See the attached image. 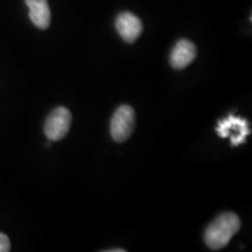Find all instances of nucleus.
Masks as SVG:
<instances>
[{
  "instance_id": "1",
  "label": "nucleus",
  "mask_w": 252,
  "mask_h": 252,
  "mask_svg": "<svg viewBox=\"0 0 252 252\" xmlns=\"http://www.w3.org/2000/svg\"><path fill=\"white\" fill-rule=\"evenodd\" d=\"M241 229V220L235 213H223L208 225L204 242L212 250H222Z\"/></svg>"
},
{
  "instance_id": "2",
  "label": "nucleus",
  "mask_w": 252,
  "mask_h": 252,
  "mask_svg": "<svg viewBox=\"0 0 252 252\" xmlns=\"http://www.w3.org/2000/svg\"><path fill=\"white\" fill-rule=\"evenodd\" d=\"M135 125L134 110L128 105H122L113 113L110 132L112 139L117 143H124L131 137Z\"/></svg>"
},
{
  "instance_id": "3",
  "label": "nucleus",
  "mask_w": 252,
  "mask_h": 252,
  "mask_svg": "<svg viewBox=\"0 0 252 252\" xmlns=\"http://www.w3.org/2000/svg\"><path fill=\"white\" fill-rule=\"evenodd\" d=\"M216 132L220 137L230 138L232 146H238L243 144L248 135L250 134V127H249L247 119L230 115L225 119L219 122Z\"/></svg>"
},
{
  "instance_id": "4",
  "label": "nucleus",
  "mask_w": 252,
  "mask_h": 252,
  "mask_svg": "<svg viewBox=\"0 0 252 252\" xmlns=\"http://www.w3.org/2000/svg\"><path fill=\"white\" fill-rule=\"evenodd\" d=\"M71 125V113L64 106H59L48 116L45 123V133L49 140L59 141L68 134Z\"/></svg>"
},
{
  "instance_id": "5",
  "label": "nucleus",
  "mask_w": 252,
  "mask_h": 252,
  "mask_svg": "<svg viewBox=\"0 0 252 252\" xmlns=\"http://www.w3.org/2000/svg\"><path fill=\"white\" fill-rule=\"evenodd\" d=\"M116 30L125 42L132 43L140 36L143 32V23L131 12H123L116 19Z\"/></svg>"
},
{
  "instance_id": "6",
  "label": "nucleus",
  "mask_w": 252,
  "mask_h": 252,
  "mask_svg": "<svg viewBox=\"0 0 252 252\" xmlns=\"http://www.w3.org/2000/svg\"><path fill=\"white\" fill-rule=\"evenodd\" d=\"M196 58V47L189 40H179L172 49L171 65L174 69H184L188 67Z\"/></svg>"
},
{
  "instance_id": "7",
  "label": "nucleus",
  "mask_w": 252,
  "mask_h": 252,
  "mask_svg": "<svg viewBox=\"0 0 252 252\" xmlns=\"http://www.w3.org/2000/svg\"><path fill=\"white\" fill-rule=\"evenodd\" d=\"M30 8L31 21L40 30H47L50 25V8L47 0H25Z\"/></svg>"
},
{
  "instance_id": "8",
  "label": "nucleus",
  "mask_w": 252,
  "mask_h": 252,
  "mask_svg": "<svg viewBox=\"0 0 252 252\" xmlns=\"http://www.w3.org/2000/svg\"><path fill=\"white\" fill-rule=\"evenodd\" d=\"M11 250V242L7 236L0 232V252H7Z\"/></svg>"
},
{
  "instance_id": "9",
  "label": "nucleus",
  "mask_w": 252,
  "mask_h": 252,
  "mask_svg": "<svg viewBox=\"0 0 252 252\" xmlns=\"http://www.w3.org/2000/svg\"><path fill=\"white\" fill-rule=\"evenodd\" d=\"M124 249H113V250H108V252H124Z\"/></svg>"
}]
</instances>
